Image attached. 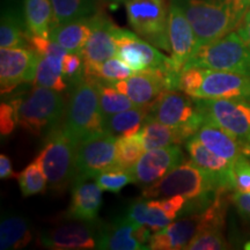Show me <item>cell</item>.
I'll return each instance as SVG.
<instances>
[{
	"instance_id": "1",
	"label": "cell",
	"mask_w": 250,
	"mask_h": 250,
	"mask_svg": "<svg viewBox=\"0 0 250 250\" xmlns=\"http://www.w3.org/2000/svg\"><path fill=\"white\" fill-rule=\"evenodd\" d=\"M223 188L192 161H184L160 181L143 188L142 196L147 199H162L182 195L187 199L179 218L206 210Z\"/></svg>"
},
{
	"instance_id": "2",
	"label": "cell",
	"mask_w": 250,
	"mask_h": 250,
	"mask_svg": "<svg viewBox=\"0 0 250 250\" xmlns=\"http://www.w3.org/2000/svg\"><path fill=\"white\" fill-rule=\"evenodd\" d=\"M227 189L220 190L214 202L198 213L175 219L164 229L154 232L149 237V250L186 249L197 234L208 229H223L227 212Z\"/></svg>"
},
{
	"instance_id": "3",
	"label": "cell",
	"mask_w": 250,
	"mask_h": 250,
	"mask_svg": "<svg viewBox=\"0 0 250 250\" xmlns=\"http://www.w3.org/2000/svg\"><path fill=\"white\" fill-rule=\"evenodd\" d=\"M179 5L191 23L197 49L236 30L241 22L233 0H170Z\"/></svg>"
},
{
	"instance_id": "4",
	"label": "cell",
	"mask_w": 250,
	"mask_h": 250,
	"mask_svg": "<svg viewBox=\"0 0 250 250\" xmlns=\"http://www.w3.org/2000/svg\"><path fill=\"white\" fill-rule=\"evenodd\" d=\"M179 90L195 99L250 101V77L226 71L183 68Z\"/></svg>"
},
{
	"instance_id": "5",
	"label": "cell",
	"mask_w": 250,
	"mask_h": 250,
	"mask_svg": "<svg viewBox=\"0 0 250 250\" xmlns=\"http://www.w3.org/2000/svg\"><path fill=\"white\" fill-rule=\"evenodd\" d=\"M62 125L78 144L93 134L104 131V118L93 79L85 76L72 85Z\"/></svg>"
},
{
	"instance_id": "6",
	"label": "cell",
	"mask_w": 250,
	"mask_h": 250,
	"mask_svg": "<svg viewBox=\"0 0 250 250\" xmlns=\"http://www.w3.org/2000/svg\"><path fill=\"white\" fill-rule=\"evenodd\" d=\"M66 105L61 92L34 86L23 98H19V126L33 136L50 133L62 124Z\"/></svg>"
},
{
	"instance_id": "7",
	"label": "cell",
	"mask_w": 250,
	"mask_h": 250,
	"mask_svg": "<svg viewBox=\"0 0 250 250\" xmlns=\"http://www.w3.org/2000/svg\"><path fill=\"white\" fill-rule=\"evenodd\" d=\"M116 57L137 73H160L169 78L171 90H179L180 74L174 71L170 57L162 55L156 46L138 34L115 26Z\"/></svg>"
},
{
	"instance_id": "8",
	"label": "cell",
	"mask_w": 250,
	"mask_h": 250,
	"mask_svg": "<svg viewBox=\"0 0 250 250\" xmlns=\"http://www.w3.org/2000/svg\"><path fill=\"white\" fill-rule=\"evenodd\" d=\"M78 143L59 125L46 134L42 151L36 156L52 191H64L77 176L76 155Z\"/></svg>"
},
{
	"instance_id": "9",
	"label": "cell",
	"mask_w": 250,
	"mask_h": 250,
	"mask_svg": "<svg viewBox=\"0 0 250 250\" xmlns=\"http://www.w3.org/2000/svg\"><path fill=\"white\" fill-rule=\"evenodd\" d=\"M183 68L226 71L250 77V48L237 31H230L221 39L201 46Z\"/></svg>"
},
{
	"instance_id": "10",
	"label": "cell",
	"mask_w": 250,
	"mask_h": 250,
	"mask_svg": "<svg viewBox=\"0 0 250 250\" xmlns=\"http://www.w3.org/2000/svg\"><path fill=\"white\" fill-rule=\"evenodd\" d=\"M149 117L179 130L187 140L195 136L205 121L197 100L177 90L164 92L152 102Z\"/></svg>"
},
{
	"instance_id": "11",
	"label": "cell",
	"mask_w": 250,
	"mask_h": 250,
	"mask_svg": "<svg viewBox=\"0 0 250 250\" xmlns=\"http://www.w3.org/2000/svg\"><path fill=\"white\" fill-rule=\"evenodd\" d=\"M126 14L134 33L156 48L170 52L168 36L169 7L166 0H127Z\"/></svg>"
},
{
	"instance_id": "12",
	"label": "cell",
	"mask_w": 250,
	"mask_h": 250,
	"mask_svg": "<svg viewBox=\"0 0 250 250\" xmlns=\"http://www.w3.org/2000/svg\"><path fill=\"white\" fill-rule=\"evenodd\" d=\"M205 120H208L250 145V101L196 99Z\"/></svg>"
},
{
	"instance_id": "13",
	"label": "cell",
	"mask_w": 250,
	"mask_h": 250,
	"mask_svg": "<svg viewBox=\"0 0 250 250\" xmlns=\"http://www.w3.org/2000/svg\"><path fill=\"white\" fill-rule=\"evenodd\" d=\"M116 137L107 131L81 140L76 155L77 176L95 179L102 171L116 167Z\"/></svg>"
},
{
	"instance_id": "14",
	"label": "cell",
	"mask_w": 250,
	"mask_h": 250,
	"mask_svg": "<svg viewBox=\"0 0 250 250\" xmlns=\"http://www.w3.org/2000/svg\"><path fill=\"white\" fill-rule=\"evenodd\" d=\"M55 225L42 232L39 242L44 248L54 250L96 249V237L100 225L98 221H83L76 219Z\"/></svg>"
},
{
	"instance_id": "15",
	"label": "cell",
	"mask_w": 250,
	"mask_h": 250,
	"mask_svg": "<svg viewBox=\"0 0 250 250\" xmlns=\"http://www.w3.org/2000/svg\"><path fill=\"white\" fill-rule=\"evenodd\" d=\"M151 229L132 223L126 215L117 217L105 225H100L96 249L147 250Z\"/></svg>"
},
{
	"instance_id": "16",
	"label": "cell",
	"mask_w": 250,
	"mask_h": 250,
	"mask_svg": "<svg viewBox=\"0 0 250 250\" xmlns=\"http://www.w3.org/2000/svg\"><path fill=\"white\" fill-rule=\"evenodd\" d=\"M39 54L29 46L0 49L1 95L11 93L24 83H33Z\"/></svg>"
},
{
	"instance_id": "17",
	"label": "cell",
	"mask_w": 250,
	"mask_h": 250,
	"mask_svg": "<svg viewBox=\"0 0 250 250\" xmlns=\"http://www.w3.org/2000/svg\"><path fill=\"white\" fill-rule=\"evenodd\" d=\"M183 160V152L179 145L148 149L130 169L133 183L143 188L154 184L182 164Z\"/></svg>"
},
{
	"instance_id": "18",
	"label": "cell",
	"mask_w": 250,
	"mask_h": 250,
	"mask_svg": "<svg viewBox=\"0 0 250 250\" xmlns=\"http://www.w3.org/2000/svg\"><path fill=\"white\" fill-rule=\"evenodd\" d=\"M168 36L170 44V59L174 71L181 74L184 65L197 49V40L191 23L179 5L169 0Z\"/></svg>"
},
{
	"instance_id": "19",
	"label": "cell",
	"mask_w": 250,
	"mask_h": 250,
	"mask_svg": "<svg viewBox=\"0 0 250 250\" xmlns=\"http://www.w3.org/2000/svg\"><path fill=\"white\" fill-rule=\"evenodd\" d=\"M138 107L149 105L164 92L171 90L169 78L160 73H136L125 80L109 83Z\"/></svg>"
},
{
	"instance_id": "20",
	"label": "cell",
	"mask_w": 250,
	"mask_h": 250,
	"mask_svg": "<svg viewBox=\"0 0 250 250\" xmlns=\"http://www.w3.org/2000/svg\"><path fill=\"white\" fill-rule=\"evenodd\" d=\"M102 191L95 179L77 176L72 183L71 204L66 212V218L96 221L102 206Z\"/></svg>"
},
{
	"instance_id": "21",
	"label": "cell",
	"mask_w": 250,
	"mask_h": 250,
	"mask_svg": "<svg viewBox=\"0 0 250 250\" xmlns=\"http://www.w3.org/2000/svg\"><path fill=\"white\" fill-rule=\"evenodd\" d=\"M186 148L193 164L210 175L219 187L233 191V161L215 154L195 137L187 140Z\"/></svg>"
},
{
	"instance_id": "22",
	"label": "cell",
	"mask_w": 250,
	"mask_h": 250,
	"mask_svg": "<svg viewBox=\"0 0 250 250\" xmlns=\"http://www.w3.org/2000/svg\"><path fill=\"white\" fill-rule=\"evenodd\" d=\"M192 137L198 139L203 145L215 154L227 160L234 162L241 155H246L250 159V145L241 143L232 134L208 120L204 121L199 130Z\"/></svg>"
},
{
	"instance_id": "23",
	"label": "cell",
	"mask_w": 250,
	"mask_h": 250,
	"mask_svg": "<svg viewBox=\"0 0 250 250\" xmlns=\"http://www.w3.org/2000/svg\"><path fill=\"white\" fill-rule=\"evenodd\" d=\"M115 24L107 15L99 12L96 23L81 51L83 62L98 64L107 59L116 57V43L114 40Z\"/></svg>"
},
{
	"instance_id": "24",
	"label": "cell",
	"mask_w": 250,
	"mask_h": 250,
	"mask_svg": "<svg viewBox=\"0 0 250 250\" xmlns=\"http://www.w3.org/2000/svg\"><path fill=\"white\" fill-rule=\"evenodd\" d=\"M96 15L52 27L49 39L66 51L81 55L96 23Z\"/></svg>"
},
{
	"instance_id": "25",
	"label": "cell",
	"mask_w": 250,
	"mask_h": 250,
	"mask_svg": "<svg viewBox=\"0 0 250 250\" xmlns=\"http://www.w3.org/2000/svg\"><path fill=\"white\" fill-rule=\"evenodd\" d=\"M125 215L132 223L148 227L152 232L164 229L173 221L164 212L161 199H147L143 196L131 203Z\"/></svg>"
},
{
	"instance_id": "26",
	"label": "cell",
	"mask_w": 250,
	"mask_h": 250,
	"mask_svg": "<svg viewBox=\"0 0 250 250\" xmlns=\"http://www.w3.org/2000/svg\"><path fill=\"white\" fill-rule=\"evenodd\" d=\"M33 240L29 221L22 215L5 214L0 223V249L13 250L27 247Z\"/></svg>"
},
{
	"instance_id": "27",
	"label": "cell",
	"mask_w": 250,
	"mask_h": 250,
	"mask_svg": "<svg viewBox=\"0 0 250 250\" xmlns=\"http://www.w3.org/2000/svg\"><path fill=\"white\" fill-rule=\"evenodd\" d=\"M151 104L134 107L117 112L104 118V131L118 137L134 136L142 130L144 123L149 116Z\"/></svg>"
},
{
	"instance_id": "28",
	"label": "cell",
	"mask_w": 250,
	"mask_h": 250,
	"mask_svg": "<svg viewBox=\"0 0 250 250\" xmlns=\"http://www.w3.org/2000/svg\"><path fill=\"white\" fill-rule=\"evenodd\" d=\"M23 18L28 33L49 39L54 27V8L50 0H24Z\"/></svg>"
},
{
	"instance_id": "29",
	"label": "cell",
	"mask_w": 250,
	"mask_h": 250,
	"mask_svg": "<svg viewBox=\"0 0 250 250\" xmlns=\"http://www.w3.org/2000/svg\"><path fill=\"white\" fill-rule=\"evenodd\" d=\"M138 136L145 151L167 147L170 145H180L187 142L179 130L173 129L149 116L144 123L142 130L138 132Z\"/></svg>"
},
{
	"instance_id": "30",
	"label": "cell",
	"mask_w": 250,
	"mask_h": 250,
	"mask_svg": "<svg viewBox=\"0 0 250 250\" xmlns=\"http://www.w3.org/2000/svg\"><path fill=\"white\" fill-rule=\"evenodd\" d=\"M54 8V27L99 13L98 0H50Z\"/></svg>"
},
{
	"instance_id": "31",
	"label": "cell",
	"mask_w": 250,
	"mask_h": 250,
	"mask_svg": "<svg viewBox=\"0 0 250 250\" xmlns=\"http://www.w3.org/2000/svg\"><path fill=\"white\" fill-rule=\"evenodd\" d=\"M62 58L54 56L39 55L33 85L62 92L67 88L68 83L62 72Z\"/></svg>"
},
{
	"instance_id": "32",
	"label": "cell",
	"mask_w": 250,
	"mask_h": 250,
	"mask_svg": "<svg viewBox=\"0 0 250 250\" xmlns=\"http://www.w3.org/2000/svg\"><path fill=\"white\" fill-rule=\"evenodd\" d=\"M83 71L85 76L90 79H98L107 83L125 80L137 73L118 57H112L98 64L83 62Z\"/></svg>"
},
{
	"instance_id": "33",
	"label": "cell",
	"mask_w": 250,
	"mask_h": 250,
	"mask_svg": "<svg viewBox=\"0 0 250 250\" xmlns=\"http://www.w3.org/2000/svg\"><path fill=\"white\" fill-rule=\"evenodd\" d=\"M93 80L95 81L96 89L99 93L100 107H101L103 118H107L117 112L127 110V109L138 107L125 94L121 93L107 81L98 79Z\"/></svg>"
},
{
	"instance_id": "34",
	"label": "cell",
	"mask_w": 250,
	"mask_h": 250,
	"mask_svg": "<svg viewBox=\"0 0 250 250\" xmlns=\"http://www.w3.org/2000/svg\"><path fill=\"white\" fill-rule=\"evenodd\" d=\"M28 30L14 11H5L0 22V49L29 46L27 41Z\"/></svg>"
},
{
	"instance_id": "35",
	"label": "cell",
	"mask_w": 250,
	"mask_h": 250,
	"mask_svg": "<svg viewBox=\"0 0 250 250\" xmlns=\"http://www.w3.org/2000/svg\"><path fill=\"white\" fill-rule=\"evenodd\" d=\"M17 176L23 197H30L44 192L48 186V180L37 158Z\"/></svg>"
},
{
	"instance_id": "36",
	"label": "cell",
	"mask_w": 250,
	"mask_h": 250,
	"mask_svg": "<svg viewBox=\"0 0 250 250\" xmlns=\"http://www.w3.org/2000/svg\"><path fill=\"white\" fill-rule=\"evenodd\" d=\"M145 152L138 133L131 137H118L116 142V166L130 170Z\"/></svg>"
},
{
	"instance_id": "37",
	"label": "cell",
	"mask_w": 250,
	"mask_h": 250,
	"mask_svg": "<svg viewBox=\"0 0 250 250\" xmlns=\"http://www.w3.org/2000/svg\"><path fill=\"white\" fill-rule=\"evenodd\" d=\"M95 181L103 191L120 193L121 190L127 184L133 183V177L129 169H124L116 166L99 174L95 177Z\"/></svg>"
},
{
	"instance_id": "38",
	"label": "cell",
	"mask_w": 250,
	"mask_h": 250,
	"mask_svg": "<svg viewBox=\"0 0 250 250\" xmlns=\"http://www.w3.org/2000/svg\"><path fill=\"white\" fill-rule=\"evenodd\" d=\"M228 248L229 246L225 239L223 229H208L197 234L184 250H224Z\"/></svg>"
},
{
	"instance_id": "39",
	"label": "cell",
	"mask_w": 250,
	"mask_h": 250,
	"mask_svg": "<svg viewBox=\"0 0 250 250\" xmlns=\"http://www.w3.org/2000/svg\"><path fill=\"white\" fill-rule=\"evenodd\" d=\"M232 181L234 192H250V159L241 155L233 162Z\"/></svg>"
},
{
	"instance_id": "40",
	"label": "cell",
	"mask_w": 250,
	"mask_h": 250,
	"mask_svg": "<svg viewBox=\"0 0 250 250\" xmlns=\"http://www.w3.org/2000/svg\"><path fill=\"white\" fill-rule=\"evenodd\" d=\"M62 72L68 85L71 83V86L78 83L80 79H83L85 77L83 56L76 54V52H67L62 57Z\"/></svg>"
},
{
	"instance_id": "41",
	"label": "cell",
	"mask_w": 250,
	"mask_h": 250,
	"mask_svg": "<svg viewBox=\"0 0 250 250\" xmlns=\"http://www.w3.org/2000/svg\"><path fill=\"white\" fill-rule=\"evenodd\" d=\"M19 98L9 102H2L0 105V133L2 137H7L19 125L18 120Z\"/></svg>"
},
{
	"instance_id": "42",
	"label": "cell",
	"mask_w": 250,
	"mask_h": 250,
	"mask_svg": "<svg viewBox=\"0 0 250 250\" xmlns=\"http://www.w3.org/2000/svg\"><path fill=\"white\" fill-rule=\"evenodd\" d=\"M27 41L29 48L42 56H54V57L62 58L68 52L54 41L48 39V37L31 35V34L28 33Z\"/></svg>"
},
{
	"instance_id": "43",
	"label": "cell",
	"mask_w": 250,
	"mask_h": 250,
	"mask_svg": "<svg viewBox=\"0 0 250 250\" xmlns=\"http://www.w3.org/2000/svg\"><path fill=\"white\" fill-rule=\"evenodd\" d=\"M187 199L182 195H175L167 198L161 199V205L164 208V212L168 218L171 220L179 218L181 211L183 210L184 205H186Z\"/></svg>"
},
{
	"instance_id": "44",
	"label": "cell",
	"mask_w": 250,
	"mask_h": 250,
	"mask_svg": "<svg viewBox=\"0 0 250 250\" xmlns=\"http://www.w3.org/2000/svg\"><path fill=\"white\" fill-rule=\"evenodd\" d=\"M230 201L243 218L250 220V192H234Z\"/></svg>"
},
{
	"instance_id": "45",
	"label": "cell",
	"mask_w": 250,
	"mask_h": 250,
	"mask_svg": "<svg viewBox=\"0 0 250 250\" xmlns=\"http://www.w3.org/2000/svg\"><path fill=\"white\" fill-rule=\"evenodd\" d=\"M236 31L241 36V39L245 41L246 44L250 48V8L247 11L245 17L242 18L239 27L236 28Z\"/></svg>"
},
{
	"instance_id": "46",
	"label": "cell",
	"mask_w": 250,
	"mask_h": 250,
	"mask_svg": "<svg viewBox=\"0 0 250 250\" xmlns=\"http://www.w3.org/2000/svg\"><path fill=\"white\" fill-rule=\"evenodd\" d=\"M14 170L12 167V161L7 155L1 154L0 155V179L7 180L11 177H14Z\"/></svg>"
},
{
	"instance_id": "47",
	"label": "cell",
	"mask_w": 250,
	"mask_h": 250,
	"mask_svg": "<svg viewBox=\"0 0 250 250\" xmlns=\"http://www.w3.org/2000/svg\"><path fill=\"white\" fill-rule=\"evenodd\" d=\"M234 7H235V11L237 15L240 18L245 17V14L247 13V11L250 8V0H233Z\"/></svg>"
},
{
	"instance_id": "48",
	"label": "cell",
	"mask_w": 250,
	"mask_h": 250,
	"mask_svg": "<svg viewBox=\"0 0 250 250\" xmlns=\"http://www.w3.org/2000/svg\"><path fill=\"white\" fill-rule=\"evenodd\" d=\"M103 1L110 5H117V4H121V2H126L127 0H103Z\"/></svg>"
},
{
	"instance_id": "49",
	"label": "cell",
	"mask_w": 250,
	"mask_h": 250,
	"mask_svg": "<svg viewBox=\"0 0 250 250\" xmlns=\"http://www.w3.org/2000/svg\"><path fill=\"white\" fill-rule=\"evenodd\" d=\"M243 249H247V250H250V241L246 242L245 246H243Z\"/></svg>"
}]
</instances>
